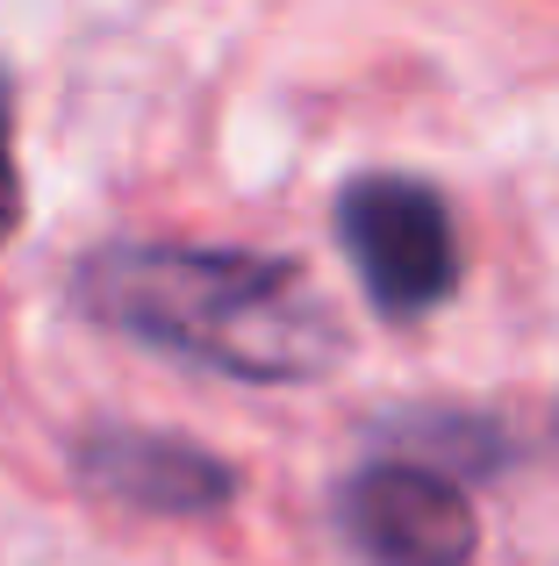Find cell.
<instances>
[{"label": "cell", "mask_w": 559, "mask_h": 566, "mask_svg": "<svg viewBox=\"0 0 559 566\" xmlns=\"http://www.w3.org/2000/svg\"><path fill=\"white\" fill-rule=\"evenodd\" d=\"M72 294L94 323L230 380H316L345 359L330 302L294 259L266 251L108 244L80 265Z\"/></svg>", "instance_id": "cell-1"}, {"label": "cell", "mask_w": 559, "mask_h": 566, "mask_svg": "<svg viewBox=\"0 0 559 566\" xmlns=\"http://www.w3.org/2000/svg\"><path fill=\"white\" fill-rule=\"evenodd\" d=\"M337 237L366 280V302L388 323H416L460 287V230L431 180L366 172L337 193Z\"/></svg>", "instance_id": "cell-2"}, {"label": "cell", "mask_w": 559, "mask_h": 566, "mask_svg": "<svg viewBox=\"0 0 559 566\" xmlns=\"http://www.w3.org/2000/svg\"><path fill=\"white\" fill-rule=\"evenodd\" d=\"M345 538L373 566H474L481 516L431 459H373L345 488Z\"/></svg>", "instance_id": "cell-3"}, {"label": "cell", "mask_w": 559, "mask_h": 566, "mask_svg": "<svg viewBox=\"0 0 559 566\" xmlns=\"http://www.w3.org/2000/svg\"><path fill=\"white\" fill-rule=\"evenodd\" d=\"M72 467L101 502L137 516H223L238 495V473L172 430H86Z\"/></svg>", "instance_id": "cell-4"}, {"label": "cell", "mask_w": 559, "mask_h": 566, "mask_svg": "<svg viewBox=\"0 0 559 566\" xmlns=\"http://www.w3.org/2000/svg\"><path fill=\"white\" fill-rule=\"evenodd\" d=\"M409 438H416V459H445V467H495V430L488 423H460V416H423V423H409Z\"/></svg>", "instance_id": "cell-5"}, {"label": "cell", "mask_w": 559, "mask_h": 566, "mask_svg": "<svg viewBox=\"0 0 559 566\" xmlns=\"http://www.w3.org/2000/svg\"><path fill=\"white\" fill-rule=\"evenodd\" d=\"M22 230V166H14V94L0 72V244Z\"/></svg>", "instance_id": "cell-6"}]
</instances>
